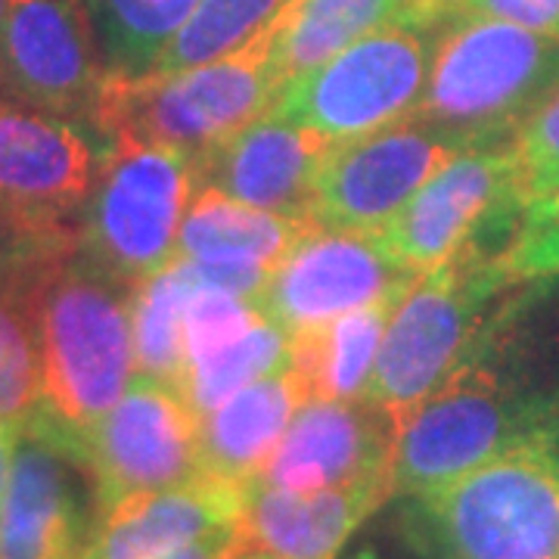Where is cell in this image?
<instances>
[{
  "label": "cell",
  "instance_id": "obj_10",
  "mask_svg": "<svg viewBox=\"0 0 559 559\" xmlns=\"http://www.w3.org/2000/svg\"><path fill=\"white\" fill-rule=\"evenodd\" d=\"M57 432V429H53ZM66 444L87 466L97 520L124 500L200 479V417L180 392L134 377L109 414Z\"/></svg>",
  "mask_w": 559,
  "mask_h": 559
},
{
  "label": "cell",
  "instance_id": "obj_18",
  "mask_svg": "<svg viewBox=\"0 0 559 559\" xmlns=\"http://www.w3.org/2000/svg\"><path fill=\"white\" fill-rule=\"evenodd\" d=\"M392 500L389 479L326 491H280L246 485L237 554L267 559H336L360 522Z\"/></svg>",
  "mask_w": 559,
  "mask_h": 559
},
{
  "label": "cell",
  "instance_id": "obj_21",
  "mask_svg": "<svg viewBox=\"0 0 559 559\" xmlns=\"http://www.w3.org/2000/svg\"><path fill=\"white\" fill-rule=\"evenodd\" d=\"M314 224L261 212L218 190H193L180 224L178 259L212 267H252L274 274Z\"/></svg>",
  "mask_w": 559,
  "mask_h": 559
},
{
  "label": "cell",
  "instance_id": "obj_11",
  "mask_svg": "<svg viewBox=\"0 0 559 559\" xmlns=\"http://www.w3.org/2000/svg\"><path fill=\"white\" fill-rule=\"evenodd\" d=\"M417 280L377 230L311 227L261 286L255 305L261 318L296 340L373 301L401 299Z\"/></svg>",
  "mask_w": 559,
  "mask_h": 559
},
{
  "label": "cell",
  "instance_id": "obj_19",
  "mask_svg": "<svg viewBox=\"0 0 559 559\" xmlns=\"http://www.w3.org/2000/svg\"><path fill=\"white\" fill-rule=\"evenodd\" d=\"M246 488L200 479L124 500L97 520L84 559H159L162 554L221 528H237Z\"/></svg>",
  "mask_w": 559,
  "mask_h": 559
},
{
  "label": "cell",
  "instance_id": "obj_33",
  "mask_svg": "<svg viewBox=\"0 0 559 559\" xmlns=\"http://www.w3.org/2000/svg\"><path fill=\"white\" fill-rule=\"evenodd\" d=\"M448 16L503 20L544 38L559 40V0H451L441 20Z\"/></svg>",
  "mask_w": 559,
  "mask_h": 559
},
{
  "label": "cell",
  "instance_id": "obj_29",
  "mask_svg": "<svg viewBox=\"0 0 559 559\" xmlns=\"http://www.w3.org/2000/svg\"><path fill=\"white\" fill-rule=\"evenodd\" d=\"M261 320L264 318H261L255 299L237 296V293H224V289H212V286H200L193 280V296H190L187 318H183L187 367L209 358L212 352L230 345L234 340L246 336L252 326H259Z\"/></svg>",
  "mask_w": 559,
  "mask_h": 559
},
{
  "label": "cell",
  "instance_id": "obj_28",
  "mask_svg": "<svg viewBox=\"0 0 559 559\" xmlns=\"http://www.w3.org/2000/svg\"><path fill=\"white\" fill-rule=\"evenodd\" d=\"M40 407V352L22 286H0V426L22 429Z\"/></svg>",
  "mask_w": 559,
  "mask_h": 559
},
{
  "label": "cell",
  "instance_id": "obj_32",
  "mask_svg": "<svg viewBox=\"0 0 559 559\" xmlns=\"http://www.w3.org/2000/svg\"><path fill=\"white\" fill-rule=\"evenodd\" d=\"M75 246H79V234L72 237L40 234L0 205V286H22L47 261Z\"/></svg>",
  "mask_w": 559,
  "mask_h": 559
},
{
  "label": "cell",
  "instance_id": "obj_34",
  "mask_svg": "<svg viewBox=\"0 0 559 559\" xmlns=\"http://www.w3.org/2000/svg\"><path fill=\"white\" fill-rule=\"evenodd\" d=\"M237 554V528H221L212 535L190 540L183 547H175L159 559H230Z\"/></svg>",
  "mask_w": 559,
  "mask_h": 559
},
{
  "label": "cell",
  "instance_id": "obj_14",
  "mask_svg": "<svg viewBox=\"0 0 559 559\" xmlns=\"http://www.w3.org/2000/svg\"><path fill=\"white\" fill-rule=\"evenodd\" d=\"M463 150L466 146L457 140L417 121H401L377 134L336 143L320 168L311 224L380 230Z\"/></svg>",
  "mask_w": 559,
  "mask_h": 559
},
{
  "label": "cell",
  "instance_id": "obj_4",
  "mask_svg": "<svg viewBox=\"0 0 559 559\" xmlns=\"http://www.w3.org/2000/svg\"><path fill=\"white\" fill-rule=\"evenodd\" d=\"M401 525L429 559H559V439L520 444L407 498Z\"/></svg>",
  "mask_w": 559,
  "mask_h": 559
},
{
  "label": "cell",
  "instance_id": "obj_15",
  "mask_svg": "<svg viewBox=\"0 0 559 559\" xmlns=\"http://www.w3.org/2000/svg\"><path fill=\"white\" fill-rule=\"evenodd\" d=\"M94 153L66 119L0 100V205L53 237L79 234Z\"/></svg>",
  "mask_w": 559,
  "mask_h": 559
},
{
  "label": "cell",
  "instance_id": "obj_30",
  "mask_svg": "<svg viewBox=\"0 0 559 559\" xmlns=\"http://www.w3.org/2000/svg\"><path fill=\"white\" fill-rule=\"evenodd\" d=\"M500 261L510 280L522 286L559 280V187L522 209L520 227Z\"/></svg>",
  "mask_w": 559,
  "mask_h": 559
},
{
  "label": "cell",
  "instance_id": "obj_37",
  "mask_svg": "<svg viewBox=\"0 0 559 559\" xmlns=\"http://www.w3.org/2000/svg\"><path fill=\"white\" fill-rule=\"evenodd\" d=\"M230 559H267V557H255V554H234Z\"/></svg>",
  "mask_w": 559,
  "mask_h": 559
},
{
  "label": "cell",
  "instance_id": "obj_17",
  "mask_svg": "<svg viewBox=\"0 0 559 559\" xmlns=\"http://www.w3.org/2000/svg\"><path fill=\"white\" fill-rule=\"evenodd\" d=\"M333 140L261 116L234 138L193 159V190H218L230 200L311 224L320 168Z\"/></svg>",
  "mask_w": 559,
  "mask_h": 559
},
{
  "label": "cell",
  "instance_id": "obj_22",
  "mask_svg": "<svg viewBox=\"0 0 559 559\" xmlns=\"http://www.w3.org/2000/svg\"><path fill=\"white\" fill-rule=\"evenodd\" d=\"M389 25L423 28L419 0H296L277 22L274 72L280 87Z\"/></svg>",
  "mask_w": 559,
  "mask_h": 559
},
{
  "label": "cell",
  "instance_id": "obj_13",
  "mask_svg": "<svg viewBox=\"0 0 559 559\" xmlns=\"http://www.w3.org/2000/svg\"><path fill=\"white\" fill-rule=\"evenodd\" d=\"M106 66L84 0H7L0 87L57 119H91Z\"/></svg>",
  "mask_w": 559,
  "mask_h": 559
},
{
  "label": "cell",
  "instance_id": "obj_3",
  "mask_svg": "<svg viewBox=\"0 0 559 559\" xmlns=\"http://www.w3.org/2000/svg\"><path fill=\"white\" fill-rule=\"evenodd\" d=\"M559 87V40L513 22L448 16L432 28V62L414 119L460 146L507 143Z\"/></svg>",
  "mask_w": 559,
  "mask_h": 559
},
{
  "label": "cell",
  "instance_id": "obj_9",
  "mask_svg": "<svg viewBox=\"0 0 559 559\" xmlns=\"http://www.w3.org/2000/svg\"><path fill=\"white\" fill-rule=\"evenodd\" d=\"M522 209L513 140H507L457 153L377 234L404 267L423 277L463 246L503 255Z\"/></svg>",
  "mask_w": 559,
  "mask_h": 559
},
{
  "label": "cell",
  "instance_id": "obj_12",
  "mask_svg": "<svg viewBox=\"0 0 559 559\" xmlns=\"http://www.w3.org/2000/svg\"><path fill=\"white\" fill-rule=\"evenodd\" d=\"M97 528L87 466L44 419L20 429L0 510V559H84Z\"/></svg>",
  "mask_w": 559,
  "mask_h": 559
},
{
  "label": "cell",
  "instance_id": "obj_20",
  "mask_svg": "<svg viewBox=\"0 0 559 559\" xmlns=\"http://www.w3.org/2000/svg\"><path fill=\"white\" fill-rule=\"evenodd\" d=\"M308 401L293 364L242 385L237 395L200 419L202 473L230 485L259 479L293 414Z\"/></svg>",
  "mask_w": 559,
  "mask_h": 559
},
{
  "label": "cell",
  "instance_id": "obj_6",
  "mask_svg": "<svg viewBox=\"0 0 559 559\" xmlns=\"http://www.w3.org/2000/svg\"><path fill=\"white\" fill-rule=\"evenodd\" d=\"M500 259L479 246H463L454 259L407 289L385 326L364 399L401 417L476 355L485 336L520 305L500 301L522 286L510 280Z\"/></svg>",
  "mask_w": 559,
  "mask_h": 559
},
{
  "label": "cell",
  "instance_id": "obj_26",
  "mask_svg": "<svg viewBox=\"0 0 559 559\" xmlns=\"http://www.w3.org/2000/svg\"><path fill=\"white\" fill-rule=\"evenodd\" d=\"M293 3L296 0H200L150 72H183L221 60L271 28Z\"/></svg>",
  "mask_w": 559,
  "mask_h": 559
},
{
  "label": "cell",
  "instance_id": "obj_31",
  "mask_svg": "<svg viewBox=\"0 0 559 559\" xmlns=\"http://www.w3.org/2000/svg\"><path fill=\"white\" fill-rule=\"evenodd\" d=\"M522 205L550 197L559 187V87L513 134Z\"/></svg>",
  "mask_w": 559,
  "mask_h": 559
},
{
  "label": "cell",
  "instance_id": "obj_2",
  "mask_svg": "<svg viewBox=\"0 0 559 559\" xmlns=\"http://www.w3.org/2000/svg\"><path fill=\"white\" fill-rule=\"evenodd\" d=\"M38 330L40 407L35 417L75 439L91 429L138 377L134 286L87 259L81 246L25 280Z\"/></svg>",
  "mask_w": 559,
  "mask_h": 559
},
{
  "label": "cell",
  "instance_id": "obj_35",
  "mask_svg": "<svg viewBox=\"0 0 559 559\" xmlns=\"http://www.w3.org/2000/svg\"><path fill=\"white\" fill-rule=\"evenodd\" d=\"M16 439H20V429H13V426H0V510H3V498H7V485H10V469H13Z\"/></svg>",
  "mask_w": 559,
  "mask_h": 559
},
{
  "label": "cell",
  "instance_id": "obj_25",
  "mask_svg": "<svg viewBox=\"0 0 559 559\" xmlns=\"http://www.w3.org/2000/svg\"><path fill=\"white\" fill-rule=\"evenodd\" d=\"M106 72L146 75L200 0H84Z\"/></svg>",
  "mask_w": 559,
  "mask_h": 559
},
{
  "label": "cell",
  "instance_id": "obj_16",
  "mask_svg": "<svg viewBox=\"0 0 559 559\" xmlns=\"http://www.w3.org/2000/svg\"><path fill=\"white\" fill-rule=\"evenodd\" d=\"M399 414L377 401L311 399L293 414L283 439L259 473V485L280 491H326L389 479Z\"/></svg>",
  "mask_w": 559,
  "mask_h": 559
},
{
  "label": "cell",
  "instance_id": "obj_27",
  "mask_svg": "<svg viewBox=\"0 0 559 559\" xmlns=\"http://www.w3.org/2000/svg\"><path fill=\"white\" fill-rule=\"evenodd\" d=\"M289 348L293 340L271 320H261L246 336L190 364L180 395L197 417H209L218 404L237 395L242 385L283 370L289 364Z\"/></svg>",
  "mask_w": 559,
  "mask_h": 559
},
{
  "label": "cell",
  "instance_id": "obj_5",
  "mask_svg": "<svg viewBox=\"0 0 559 559\" xmlns=\"http://www.w3.org/2000/svg\"><path fill=\"white\" fill-rule=\"evenodd\" d=\"M280 22V20H277ZM277 22L234 53L183 72L119 75L106 72L91 109L103 138H134L200 159L221 140L267 116L277 97Z\"/></svg>",
  "mask_w": 559,
  "mask_h": 559
},
{
  "label": "cell",
  "instance_id": "obj_8",
  "mask_svg": "<svg viewBox=\"0 0 559 559\" xmlns=\"http://www.w3.org/2000/svg\"><path fill=\"white\" fill-rule=\"evenodd\" d=\"M432 62V28L389 25L286 81L267 116L333 143L414 119Z\"/></svg>",
  "mask_w": 559,
  "mask_h": 559
},
{
  "label": "cell",
  "instance_id": "obj_38",
  "mask_svg": "<svg viewBox=\"0 0 559 559\" xmlns=\"http://www.w3.org/2000/svg\"><path fill=\"white\" fill-rule=\"evenodd\" d=\"M3 16H7V0H0V28H3Z\"/></svg>",
  "mask_w": 559,
  "mask_h": 559
},
{
  "label": "cell",
  "instance_id": "obj_24",
  "mask_svg": "<svg viewBox=\"0 0 559 559\" xmlns=\"http://www.w3.org/2000/svg\"><path fill=\"white\" fill-rule=\"evenodd\" d=\"M190 296H193V277L180 261H175L159 274L140 280L131 299L138 377L159 382L175 392L183 389V377H187L183 318Z\"/></svg>",
  "mask_w": 559,
  "mask_h": 559
},
{
  "label": "cell",
  "instance_id": "obj_36",
  "mask_svg": "<svg viewBox=\"0 0 559 559\" xmlns=\"http://www.w3.org/2000/svg\"><path fill=\"white\" fill-rule=\"evenodd\" d=\"M451 0H419V22H423V28H436L444 16V7H448Z\"/></svg>",
  "mask_w": 559,
  "mask_h": 559
},
{
  "label": "cell",
  "instance_id": "obj_7",
  "mask_svg": "<svg viewBox=\"0 0 559 559\" xmlns=\"http://www.w3.org/2000/svg\"><path fill=\"white\" fill-rule=\"evenodd\" d=\"M79 224L81 252L112 277L138 286L178 259L180 224L193 197V165L175 150L106 138Z\"/></svg>",
  "mask_w": 559,
  "mask_h": 559
},
{
  "label": "cell",
  "instance_id": "obj_23",
  "mask_svg": "<svg viewBox=\"0 0 559 559\" xmlns=\"http://www.w3.org/2000/svg\"><path fill=\"white\" fill-rule=\"evenodd\" d=\"M401 299L373 301L293 340L289 364L299 373L308 401L364 399L367 382L377 370L385 326Z\"/></svg>",
  "mask_w": 559,
  "mask_h": 559
},
{
  "label": "cell",
  "instance_id": "obj_1",
  "mask_svg": "<svg viewBox=\"0 0 559 559\" xmlns=\"http://www.w3.org/2000/svg\"><path fill=\"white\" fill-rule=\"evenodd\" d=\"M507 318L451 380L399 417L392 498L439 491L520 444L559 439V385H538L516 360H503L498 336Z\"/></svg>",
  "mask_w": 559,
  "mask_h": 559
}]
</instances>
